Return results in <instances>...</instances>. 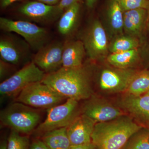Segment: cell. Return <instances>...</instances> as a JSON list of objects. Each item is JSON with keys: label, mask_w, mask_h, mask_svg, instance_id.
Wrapping results in <instances>:
<instances>
[{"label": "cell", "mask_w": 149, "mask_h": 149, "mask_svg": "<svg viewBox=\"0 0 149 149\" xmlns=\"http://www.w3.org/2000/svg\"><path fill=\"white\" fill-rule=\"evenodd\" d=\"M42 140L50 149H69L71 146L67 128H59L45 133Z\"/></svg>", "instance_id": "20"}, {"label": "cell", "mask_w": 149, "mask_h": 149, "mask_svg": "<svg viewBox=\"0 0 149 149\" xmlns=\"http://www.w3.org/2000/svg\"><path fill=\"white\" fill-rule=\"evenodd\" d=\"M126 91L135 97L143 95L149 92V70L136 72Z\"/></svg>", "instance_id": "22"}, {"label": "cell", "mask_w": 149, "mask_h": 149, "mask_svg": "<svg viewBox=\"0 0 149 149\" xmlns=\"http://www.w3.org/2000/svg\"><path fill=\"white\" fill-rule=\"evenodd\" d=\"M10 63L2 60H0V77L1 79H3L5 77L6 74H7L9 69V65Z\"/></svg>", "instance_id": "28"}, {"label": "cell", "mask_w": 149, "mask_h": 149, "mask_svg": "<svg viewBox=\"0 0 149 149\" xmlns=\"http://www.w3.org/2000/svg\"><path fill=\"white\" fill-rule=\"evenodd\" d=\"M64 43L55 42L37 51L33 61L46 74L56 71L62 67V55Z\"/></svg>", "instance_id": "9"}, {"label": "cell", "mask_w": 149, "mask_h": 149, "mask_svg": "<svg viewBox=\"0 0 149 149\" xmlns=\"http://www.w3.org/2000/svg\"><path fill=\"white\" fill-rule=\"evenodd\" d=\"M24 43L21 44L11 36L1 37L0 39L1 59L13 65L18 64L27 56L28 50Z\"/></svg>", "instance_id": "13"}, {"label": "cell", "mask_w": 149, "mask_h": 149, "mask_svg": "<svg viewBox=\"0 0 149 149\" xmlns=\"http://www.w3.org/2000/svg\"><path fill=\"white\" fill-rule=\"evenodd\" d=\"M80 11V2L76 3L64 11L57 24L58 32L65 36H69L76 29Z\"/></svg>", "instance_id": "18"}, {"label": "cell", "mask_w": 149, "mask_h": 149, "mask_svg": "<svg viewBox=\"0 0 149 149\" xmlns=\"http://www.w3.org/2000/svg\"><path fill=\"white\" fill-rule=\"evenodd\" d=\"M0 28L7 32H14L24 38L33 50L39 51L46 45L49 39L47 30L26 20H13L0 18Z\"/></svg>", "instance_id": "6"}, {"label": "cell", "mask_w": 149, "mask_h": 149, "mask_svg": "<svg viewBox=\"0 0 149 149\" xmlns=\"http://www.w3.org/2000/svg\"><path fill=\"white\" fill-rule=\"evenodd\" d=\"M143 127L128 119L96 123L92 135L95 149H123Z\"/></svg>", "instance_id": "2"}, {"label": "cell", "mask_w": 149, "mask_h": 149, "mask_svg": "<svg viewBox=\"0 0 149 149\" xmlns=\"http://www.w3.org/2000/svg\"><path fill=\"white\" fill-rule=\"evenodd\" d=\"M40 118L38 110L17 102L10 104L0 113L2 125L24 134H28L35 130Z\"/></svg>", "instance_id": "3"}, {"label": "cell", "mask_w": 149, "mask_h": 149, "mask_svg": "<svg viewBox=\"0 0 149 149\" xmlns=\"http://www.w3.org/2000/svg\"><path fill=\"white\" fill-rule=\"evenodd\" d=\"M80 0H61L57 5L61 10L64 12L65 10L71 6L76 3L80 2Z\"/></svg>", "instance_id": "27"}, {"label": "cell", "mask_w": 149, "mask_h": 149, "mask_svg": "<svg viewBox=\"0 0 149 149\" xmlns=\"http://www.w3.org/2000/svg\"><path fill=\"white\" fill-rule=\"evenodd\" d=\"M96 121L83 114L78 116L67 128V133L71 145L92 143V135Z\"/></svg>", "instance_id": "12"}, {"label": "cell", "mask_w": 149, "mask_h": 149, "mask_svg": "<svg viewBox=\"0 0 149 149\" xmlns=\"http://www.w3.org/2000/svg\"><path fill=\"white\" fill-rule=\"evenodd\" d=\"M83 114L96 122H107L123 115L120 110L107 104L90 102L83 108Z\"/></svg>", "instance_id": "14"}, {"label": "cell", "mask_w": 149, "mask_h": 149, "mask_svg": "<svg viewBox=\"0 0 149 149\" xmlns=\"http://www.w3.org/2000/svg\"><path fill=\"white\" fill-rule=\"evenodd\" d=\"M97 0H86V4L88 8H93Z\"/></svg>", "instance_id": "33"}, {"label": "cell", "mask_w": 149, "mask_h": 149, "mask_svg": "<svg viewBox=\"0 0 149 149\" xmlns=\"http://www.w3.org/2000/svg\"><path fill=\"white\" fill-rule=\"evenodd\" d=\"M46 74L33 61L29 63L1 83L0 94L15 99L29 85L42 82Z\"/></svg>", "instance_id": "5"}, {"label": "cell", "mask_w": 149, "mask_h": 149, "mask_svg": "<svg viewBox=\"0 0 149 149\" xmlns=\"http://www.w3.org/2000/svg\"><path fill=\"white\" fill-rule=\"evenodd\" d=\"M50 6L57 5L61 0H33Z\"/></svg>", "instance_id": "32"}, {"label": "cell", "mask_w": 149, "mask_h": 149, "mask_svg": "<svg viewBox=\"0 0 149 149\" xmlns=\"http://www.w3.org/2000/svg\"><path fill=\"white\" fill-rule=\"evenodd\" d=\"M142 129L130 138L123 149H149V129Z\"/></svg>", "instance_id": "24"}, {"label": "cell", "mask_w": 149, "mask_h": 149, "mask_svg": "<svg viewBox=\"0 0 149 149\" xmlns=\"http://www.w3.org/2000/svg\"><path fill=\"white\" fill-rule=\"evenodd\" d=\"M19 12L32 21L44 24L55 21L63 13L58 5H48L33 0L22 4L19 9Z\"/></svg>", "instance_id": "10"}, {"label": "cell", "mask_w": 149, "mask_h": 149, "mask_svg": "<svg viewBox=\"0 0 149 149\" xmlns=\"http://www.w3.org/2000/svg\"><path fill=\"white\" fill-rule=\"evenodd\" d=\"M136 72L128 68L104 70L100 77V86L102 90L110 92L126 91Z\"/></svg>", "instance_id": "11"}, {"label": "cell", "mask_w": 149, "mask_h": 149, "mask_svg": "<svg viewBox=\"0 0 149 149\" xmlns=\"http://www.w3.org/2000/svg\"><path fill=\"white\" fill-rule=\"evenodd\" d=\"M123 11L143 8L149 10V0H116Z\"/></svg>", "instance_id": "26"}, {"label": "cell", "mask_w": 149, "mask_h": 149, "mask_svg": "<svg viewBox=\"0 0 149 149\" xmlns=\"http://www.w3.org/2000/svg\"><path fill=\"white\" fill-rule=\"evenodd\" d=\"M0 149H7V141H4L1 143Z\"/></svg>", "instance_id": "34"}, {"label": "cell", "mask_w": 149, "mask_h": 149, "mask_svg": "<svg viewBox=\"0 0 149 149\" xmlns=\"http://www.w3.org/2000/svg\"><path fill=\"white\" fill-rule=\"evenodd\" d=\"M140 43L137 37L130 35H120L113 40L109 45L111 53L120 52L138 49Z\"/></svg>", "instance_id": "23"}, {"label": "cell", "mask_w": 149, "mask_h": 149, "mask_svg": "<svg viewBox=\"0 0 149 149\" xmlns=\"http://www.w3.org/2000/svg\"><path fill=\"white\" fill-rule=\"evenodd\" d=\"M125 108L135 115L149 129V95L130 96L123 102Z\"/></svg>", "instance_id": "17"}, {"label": "cell", "mask_w": 149, "mask_h": 149, "mask_svg": "<svg viewBox=\"0 0 149 149\" xmlns=\"http://www.w3.org/2000/svg\"><path fill=\"white\" fill-rule=\"evenodd\" d=\"M69 149H95L92 143H91L80 145H71Z\"/></svg>", "instance_id": "30"}, {"label": "cell", "mask_w": 149, "mask_h": 149, "mask_svg": "<svg viewBox=\"0 0 149 149\" xmlns=\"http://www.w3.org/2000/svg\"><path fill=\"white\" fill-rule=\"evenodd\" d=\"M145 95H149V92H148V93H147L146 94H145Z\"/></svg>", "instance_id": "36"}, {"label": "cell", "mask_w": 149, "mask_h": 149, "mask_svg": "<svg viewBox=\"0 0 149 149\" xmlns=\"http://www.w3.org/2000/svg\"><path fill=\"white\" fill-rule=\"evenodd\" d=\"M29 139L27 136L12 130L7 141V149H29Z\"/></svg>", "instance_id": "25"}, {"label": "cell", "mask_w": 149, "mask_h": 149, "mask_svg": "<svg viewBox=\"0 0 149 149\" xmlns=\"http://www.w3.org/2000/svg\"><path fill=\"white\" fill-rule=\"evenodd\" d=\"M82 39L86 53L92 60L102 59L107 56L109 45L106 32L98 19H95L90 23Z\"/></svg>", "instance_id": "8"}, {"label": "cell", "mask_w": 149, "mask_h": 149, "mask_svg": "<svg viewBox=\"0 0 149 149\" xmlns=\"http://www.w3.org/2000/svg\"><path fill=\"white\" fill-rule=\"evenodd\" d=\"M148 10L139 8L123 12V31L137 37L141 35L148 20Z\"/></svg>", "instance_id": "15"}, {"label": "cell", "mask_w": 149, "mask_h": 149, "mask_svg": "<svg viewBox=\"0 0 149 149\" xmlns=\"http://www.w3.org/2000/svg\"><path fill=\"white\" fill-rule=\"evenodd\" d=\"M67 99L78 101L89 98L92 94L90 77L83 65L77 68H61L46 74L42 81Z\"/></svg>", "instance_id": "1"}, {"label": "cell", "mask_w": 149, "mask_h": 149, "mask_svg": "<svg viewBox=\"0 0 149 149\" xmlns=\"http://www.w3.org/2000/svg\"><path fill=\"white\" fill-rule=\"evenodd\" d=\"M66 98L42 82L29 85L15 99L34 108L49 109L62 103Z\"/></svg>", "instance_id": "4"}, {"label": "cell", "mask_w": 149, "mask_h": 149, "mask_svg": "<svg viewBox=\"0 0 149 149\" xmlns=\"http://www.w3.org/2000/svg\"><path fill=\"white\" fill-rule=\"evenodd\" d=\"M77 107V101L68 99L64 102L49 109L46 119L35 129V133L43 135L56 129L67 128L78 116Z\"/></svg>", "instance_id": "7"}, {"label": "cell", "mask_w": 149, "mask_h": 149, "mask_svg": "<svg viewBox=\"0 0 149 149\" xmlns=\"http://www.w3.org/2000/svg\"><path fill=\"white\" fill-rule=\"evenodd\" d=\"M148 20L149 25V10H148Z\"/></svg>", "instance_id": "35"}, {"label": "cell", "mask_w": 149, "mask_h": 149, "mask_svg": "<svg viewBox=\"0 0 149 149\" xmlns=\"http://www.w3.org/2000/svg\"><path fill=\"white\" fill-rule=\"evenodd\" d=\"M29 149H50L42 140H36L33 141Z\"/></svg>", "instance_id": "29"}, {"label": "cell", "mask_w": 149, "mask_h": 149, "mask_svg": "<svg viewBox=\"0 0 149 149\" xmlns=\"http://www.w3.org/2000/svg\"><path fill=\"white\" fill-rule=\"evenodd\" d=\"M19 0H0V4L1 8H6L11 4Z\"/></svg>", "instance_id": "31"}, {"label": "cell", "mask_w": 149, "mask_h": 149, "mask_svg": "<svg viewBox=\"0 0 149 149\" xmlns=\"http://www.w3.org/2000/svg\"><path fill=\"white\" fill-rule=\"evenodd\" d=\"M85 52V46L82 41L65 42L63 52V67L77 68L83 66Z\"/></svg>", "instance_id": "16"}, {"label": "cell", "mask_w": 149, "mask_h": 149, "mask_svg": "<svg viewBox=\"0 0 149 149\" xmlns=\"http://www.w3.org/2000/svg\"><path fill=\"white\" fill-rule=\"evenodd\" d=\"M138 49L111 53L107 57L108 62L116 68L126 69L134 64L139 58Z\"/></svg>", "instance_id": "21"}, {"label": "cell", "mask_w": 149, "mask_h": 149, "mask_svg": "<svg viewBox=\"0 0 149 149\" xmlns=\"http://www.w3.org/2000/svg\"><path fill=\"white\" fill-rule=\"evenodd\" d=\"M107 17L110 29L115 35H122L123 12L116 0H109L107 7Z\"/></svg>", "instance_id": "19"}]
</instances>
